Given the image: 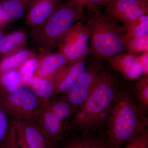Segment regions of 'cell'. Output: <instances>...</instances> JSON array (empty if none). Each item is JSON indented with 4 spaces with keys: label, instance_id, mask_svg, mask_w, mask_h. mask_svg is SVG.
Here are the masks:
<instances>
[{
    "label": "cell",
    "instance_id": "cell-1",
    "mask_svg": "<svg viewBox=\"0 0 148 148\" xmlns=\"http://www.w3.org/2000/svg\"><path fill=\"white\" fill-rule=\"evenodd\" d=\"M121 87L116 74L110 68L103 66L92 92L69 121L68 130L79 133L101 130L106 125Z\"/></svg>",
    "mask_w": 148,
    "mask_h": 148
},
{
    "label": "cell",
    "instance_id": "cell-2",
    "mask_svg": "<svg viewBox=\"0 0 148 148\" xmlns=\"http://www.w3.org/2000/svg\"><path fill=\"white\" fill-rule=\"evenodd\" d=\"M146 110L136 101L132 91L121 86L106 120L108 148H121L147 129Z\"/></svg>",
    "mask_w": 148,
    "mask_h": 148
},
{
    "label": "cell",
    "instance_id": "cell-3",
    "mask_svg": "<svg viewBox=\"0 0 148 148\" xmlns=\"http://www.w3.org/2000/svg\"><path fill=\"white\" fill-rule=\"evenodd\" d=\"M88 20L90 47L89 53L97 61L106 60L124 53L125 34L122 24L100 9L92 10Z\"/></svg>",
    "mask_w": 148,
    "mask_h": 148
},
{
    "label": "cell",
    "instance_id": "cell-4",
    "mask_svg": "<svg viewBox=\"0 0 148 148\" xmlns=\"http://www.w3.org/2000/svg\"><path fill=\"white\" fill-rule=\"evenodd\" d=\"M84 7L76 0L63 1L42 25L31 30L32 41L43 50L57 46L68 30L84 18Z\"/></svg>",
    "mask_w": 148,
    "mask_h": 148
},
{
    "label": "cell",
    "instance_id": "cell-5",
    "mask_svg": "<svg viewBox=\"0 0 148 148\" xmlns=\"http://www.w3.org/2000/svg\"><path fill=\"white\" fill-rule=\"evenodd\" d=\"M74 110L64 97H55L44 107L34 121L53 146L61 140L68 130L69 119L75 113Z\"/></svg>",
    "mask_w": 148,
    "mask_h": 148
},
{
    "label": "cell",
    "instance_id": "cell-6",
    "mask_svg": "<svg viewBox=\"0 0 148 148\" xmlns=\"http://www.w3.org/2000/svg\"><path fill=\"white\" fill-rule=\"evenodd\" d=\"M47 103L25 86L12 93H0V105L11 118L21 121H34Z\"/></svg>",
    "mask_w": 148,
    "mask_h": 148
},
{
    "label": "cell",
    "instance_id": "cell-7",
    "mask_svg": "<svg viewBox=\"0 0 148 148\" xmlns=\"http://www.w3.org/2000/svg\"><path fill=\"white\" fill-rule=\"evenodd\" d=\"M89 30L81 21L74 24L66 32L58 46L59 52L71 63L87 57L89 53Z\"/></svg>",
    "mask_w": 148,
    "mask_h": 148
},
{
    "label": "cell",
    "instance_id": "cell-8",
    "mask_svg": "<svg viewBox=\"0 0 148 148\" xmlns=\"http://www.w3.org/2000/svg\"><path fill=\"white\" fill-rule=\"evenodd\" d=\"M103 65L102 61L92 58L73 87L63 95L75 112L82 106L93 90Z\"/></svg>",
    "mask_w": 148,
    "mask_h": 148
},
{
    "label": "cell",
    "instance_id": "cell-9",
    "mask_svg": "<svg viewBox=\"0 0 148 148\" xmlns=\"http://www.w3.org/2000/svg\"><path fill=\"white\" fill-rule=\"evenodd\" d=\"M104 7L105 12L122 24L148 14V0H112Z\"/></svg>",
    "mask_w": 148,
    "mask_h": 148
},
{
    "label": "cell",
    "instance_id": "cell-10",
    "mask_svg": "<svg viewBox=\"0 0 148 148\" xmlns=\"http://www.w3.org/2000/svg\"><path fill=\"white\" fill-rule=\"evenodd\" d=\"M87 57L69 63L56 75L55 95L66 94L77 82L85 69Z\"/></svg>",
    "mask_w": 148,
    "mask_h": 148
},
{
    "label": "cell",
    "instance_id": "cell-11",
    "mask_svg": "<svg viewBox=\"0 0 148 148\" xmlns=\"http://www.w3.org/2000/svg\"><path fill=\"white\" fill-rule=\"evenodd\" d=\"M110 66L130 81L138 79L144 74L142 64L136 55L123 53L106 60Z\"/></svg>",
    "mask_w": 148,
    "mask_h": 148
},
{
    "label": "cell",
    "instance_id": "cell-12",
    "mask_svg": "<svg viewBox=\"0 0 148 148\" xmlns=\"http://www.w3.org/2000/svg\"><path fill=\"white\" fill-rule=\"evenodd\" d=\"M64 0H36L25 14V24L31 30L39 27Z\"/></svg>",
    "mask_w": 148,
    "mask_h": 148
},
{
    "label": "cell",
    "instance_id": "cell-13",
    "mask_svg": "<svg viewBox=\"0 0 148 148\" xmlns=\"http://www.w3.org/2000/svg\"><path fill=\"white\" fill-rule=\"evenodd\" d=\"M69 63L68 59L60 52L46 53L39 57L34 76L52 78Z\"/></svg>",
    "mask_w": 148,
    "mask_h": 148
},
{
    "label": "cell",
    "instance_id": "cell-14",
    "mask_svg": "<svg viewBox=\"0 0 148 148\" xmlns=\"http://www.w3.org/2000/svg\"><path fill=\"white\" fill-rule=\"evenodd\" d=\"M73 133L66 141L63 148H109L106 136L98 131Z\"/></svg>",
    "mask_w": 148,
    "mask_h": 148
},
{
    "label": "cell",
    "instance_id": "cell-15",
    "mask_svg": "<svg viewBox=\"0 0 148 148\" xmlns=\"http://www.w3.org/2000/svg\"><path fill=\"white\" fill-rule=\"evenodd\" d=\"M27 40V32L22 29L5 34L0 41V59L24 48Z\"/></svg>",
    "mask_w": 148,
    "mask_h": 148
},
{
    "label": "cell",
    "instance_id": "cell-16",
    "mask_svg": "<svg viewBox=\"0 0 148 148\" xmlns=\"http://www.w3.org/2000/svg\"><path fill=\"white\" fill-rule=\"evenodd\" d=\"M31 7L22 0H5L0 2V20L4 26L22 17Z\"/></svg>",
    "mask_w": 148,
    "mask_h": 148
},
{
    "label": "cell",
    "instance_id": "cell-17",
    "mask_svg": "<svg viewBox=\"0 0 148 148\" xmlns=\"http://www.w3.org/2000/svg\"><path fill=\"white\" fill-rule=\"evenodd\" d=\"M56 75L52 78L47 79L34 77L29 81L27 86L38 98L47 103L56 97Z\"/></svg>",
    "mask_w": 148,
    "mask_h": 148
},
{
    "label": "cell",
    "instance_id": "cell-18",
    "mask_svg": "<svg viewBox=\"0 0 148 148\" xmlns=\"http://www.w3.org/2000/svg\"><path fill=\"white\" fill-rule=\"evenodd\" d=\"M25 140L30 148H54L34 121H21Z\"/></svg>",
    "mask_w": 148,
    "mask_h": 148
},
{
    "label": "cell",
    "instance_id": "cell-19",
    "mask_svg": "<svg viewBox=\"0 0 148 148\" xmlns=\"http://www.w3.org/2000/svg\"><path fill=\"white\" fill-rule=\"evenodd\" d=\"M36 56V53L32 49L24 48L3 57L0 59V74L18 69L24 62Z\"/></svg>",
    "mask_w": 148,
    "mask_h": 148
},
{
    "label": "cell",
    "instance_id": "cell-20",
    "mask_svg": "<svg viewBox=\"0 0 148 148\" xmlns=\"http://www.w3.org/2000/svg\"><path fill=\"white\" fill-rule=\"evenodd\" d=\"M25 86L18 69L0 74V93H10Z\"/></svg>",
    "mask_w": 148,
    "mask_h": 148
},
{
    "label": "cell",
    "instance_id": "cell-21",
    "mask_svg": "<svg viewBox=\"0 0 148 148\" xmlns=\"http://www.w3.org/2000/svg\"><path fill=\"white\" fill-rule=\"evenodd\" d=\"M125 36L130 38H140L148 35V14L122 24Z\"/></svg>",
    "mask_w": 148,
    "mask_h": 148
},
{
    "label": "cell",
    "instance_id": "cell-22",
    "mask_svg": "<svg viewBox=\"0 0 148 148\" xmlns=\"http://www.w3.org/2000/svg\"><path fill=\"white\" fill-rule=\"evenodd\" d=\"M125 51L134 55L148 51V35L140 38H130L125 35Z\"/></svg>",
    "mask_w": 148,
    "mask_h": 148
},
{
    "label": "cell",
    "instance_id": "cell-23",
    "mask_svg": "<svg viewBox=\"0 0 148 148\" xmlns=\"http://www.w3.org/2000/svg\"><path fill=\"white\" fill-rule=\"evenodd\" d=\"M132 92L135 100L144 109L148 107V76L138 79Z\"/></svg>",
    "mask_w": 148,
    "mask_h": 148
},
{
    "label": "cell",
    "instance_id": "cell-24",
    "mask_svg": "<svg viewBox=\"0 0 148 148\" xmlns=\"http://www.w3.org/2000/svg\"><path fill=\"white\" fill-rule=\"evenodd\" d=\"M38 58L39 57L37 56L32 57L24 62L18 69L23 84L25 86H27L30 79L34 76Z\"/></svg>",
    "mask_w": 148,
    "mask_h": 148
},
{
    "label": "cell",
    "instance_id": "cell-25",
    "mask_svg": "<svg viewBox=\"0 0 148 148\" xmlns=\"http://www.w3.org/2000/svg\"><path fill=\"white\" fill-rule=\"evenodd\" d=\"M122 148H148L147 129L145 130L139 135L127 141Z\"/></svg>",
    "mask_w": 148,
    "mask_h": 148
},
{
    "label": "cell",
    "instance_id": "cell-26",
    "mask_svg": "<svg viewBox=\"0 0 148 148\" xmlns=\"http://www.w3.org/2000/svg\"><path fill=\"white\" fill-rule=\"evenodd\" d=\"M8 114L0 105V146L3 145L7 136L10 120Z\"/></svg>",
    "mask_w": 148,
    "mask_h": 148
},
{
    "label": "cell",
    "instance_id": "cell-27",
    "mask_svg": "<svg viewBox=\"0 0 148 148\" xmlns=\"http://www.w3.org/2000/svg\"><path fill=\"white\" fill-rule=\"evenodd\" d=\"M3 144L5 148H17L16 143L15 121L13 119H11L10 126L8 134Z\"/></svg>",
    "mask_w": 148,
    "mask_h": 148
},
{
    "label": "cell",
    "instance_id": "cell-28",
    "mask_svg": "<svg viewBox=\"0 0 148 148\" xmlns=\"http://www.w3.org/2000/svg\"><path fill=\"white\" fill-rule=\"evenodd\" d=\"M14 119L16 128V143L17 148H30L25 140L20 121Z\"/></svg>",
    "mask_w": 148,
    "mask_h": 148
},
{
    "label": "cell",
    "instance_id": "cell-29",
    "mask_svg": "<svg viewBox=\"0 0 148 148\" xmlns=\"http://www.w3.org/2000/svg\"><path fill=\"white\" fill-rule=\"evenodd\" d=\"M112 0H86L85 6L87 7L90 10L99 9L100 8L105 6Z\"/></svg>",
    "mask_w": 148,
    "mask_h": 148
},
{
    "label": "cell",
    "instance_id": "cell-30",
    "mask_svg": "<svg viewBox=\"0 0 148 148\" xmlns=\"http://www.w3.org/2000/svg\"><path fill=\"white\" fill-rule=\"evenodd\" d=\"M136 56L143 66L144 75L148 76V51L143 52Z\"/></svg>",
    "mask_w": 148,
    "mask_h": 148
},
{
    "label": "cell",
    "instance_id": "cell-31",
    "mask_svg": "<svg viewBox=\"0 0 148 148\" xmlns=\"http://www.w3.org/2000/svg\"><path fill=\"white\" fill-rule=\"evenodd\" d=\"M22 1L28 3L29 4H30L31 6L32 5V4L36 0H22Z\"/></svg>",
    "mask_w": 148,
    "mask_h": 148
},
{
    "label": "cell",
    "instance_id": "cell-32",
    "mask_svg": "<svg viewBox=\"0 0 148 148\" xmlns=\"http://www.w3.org/2000/svg\"><path fill=\"white\" fill-rule=\"evenodd\" d=\"M4 34L5 33H4V32L3 31L2 29H0V41H1V39L2 38Z\"/></svg>",
    "mask_w": 148,
    "mask_h": 148
},
{
    "label": "cell",
    "instance_id": "cell-33",
    "mask_svg": "<svg viewBox=\"0 0 148 148\" xmlns=\"http://www.w3.org/2000/svg\"><path fill=\"white\" fill-rule=\"evenodd\" d=\"M76 1L81 3L85 7L86 0H76Z\"/></svg>",
    "mask_w": 148,
    "mask_h": 148
},
{
    "label": "cell",
    "instance_id": "cell-34",
    "mask_svg": "<svg viewBox=\"0 0 148 148\" xmlns=\"http://www.w3.org/2000/svg\"><path fill=\"white\" fill-rule=\"evenodd\" d=\"M3 27V25L2 24L1 22V20H0V29H2Z\"/></svg>",
    "mask_w": 148,
    "mask_h": 148
},
{
    "label": "cell",
    "instance_id": "cell-35",
    "mask_svg": "<svg viewBox=\"0 0 148 148\" xmlns=\"http://www.w3.org/2000/svg\"><path fill=\"white\" fill-rule=\"evenodd\" d=\"M0 148H5L4 145L3 143V145L1 146H0Z\"/></svg>",
    "mask_w": 148,
    "mask_h": 148
},
{
    "label": "cell",
    "instance_id": "cell-36",
    "mask_svg": "<svg viewBox=\"0 0 148 148\" xmlns=\"http://www.w3.org/2000/svg\"><path fill=\"white\" fill-rule=\"evenodd\" d=\"M5 1V0H0V2H1L3 1Z\"/></svg>",
    "mask_w": 148,
    "mask_h": 148
},
{
    "label": "cell",
    "instance_id": "cell-37",
    "mask_svg": "<svg viewBox=\"0 0 148 148\" xmlns=\"http://www.w3.org/2000/svg\"><path fill=\"white\" fill-rule=\"evenodd\" d=\"M54 148H57V147H54Z\"/></svg>",
    "mask_w": 148,
    "mask_h": 148
}]
</instances>
